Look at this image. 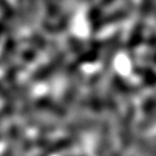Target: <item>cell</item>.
<instances>
[{
	"label": "cell",
	"mask_w": 156,
	"mask_h": 156,
	"mask_svg": "<svg viewBox=\"0 0 156 156\" xmlns=\"http://www.w3.org/2000/svg\"><path fill=\"white\" fill-rule=\"evenodd\" d=\"M81 156H85V155H81Z\"/></svg>",
	"instance_id": "obj_1"
}]
</instances>
